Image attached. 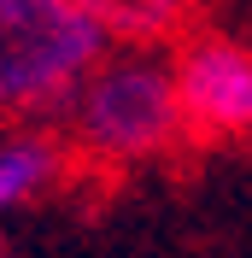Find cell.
Segmentation results:
<instances>
[{"mask_svg":"<svg viewBox=\"0 0 252 258\" xmlns=\"http://www.w3.org/2000/svg\"><path fill=\"white\" fill-rule=\"evenodd\" d=\"M65 129L82 159L106 164H147L188 141V117L176 100V71L153 47H111L65 100Z\"/></svg>","mask_w":252,"mask_h":258,"instance_id":"6da1fadb","label":"cell"},{"mask_svg":"<svg viewBox=\"0 0 252 258\" xmlns=\"http://www.w3.org/2000/svg\"><path fill=\"white\" fill-rule=\"evenodd\" d=\"M65 164H71V141L53 129H6L0 135V217L35 206L47 188H59Z\"/></svg>","mask_w":252,"mask_h":258,"instance_id":"277c9868","label":"cell"},{"mask_svg":"<svg viewBox=\"0 0 252 258\" xmlns=\"http://www.w3.org/2000/svg\"><path fill=\"white\" fill-rule=\"evenodd\" d=\"M106 53L111 41L77 0H0V123L65 112Z\"/></svg>","mask_w":252,"mask_h":258,"instance_id":"7a4b0ae2","label":"cell"},{"mask_svg":"<svg viewBox=\"0 0 252 258\" xmlns=\"http://www.w3.org/2000/svg\"><path fill=\"white\" fill-rule=\"evenodd\" d=\"M176 100L200 141H252V47L229 35H194L170 59Z\"/></svg>","mask_w":252,"mask_h":258,"instance_id":"3957f363","label":"cell"},{"mask_svg":"<svg viewBox=\"0 0 252 258\" xmlns=\"http://www.w3.org/2000/svg\"><path fill=\"white\" fill-rule=\"evenodd\" d=\"M111 47H164L188 30L194 0H77Z\"/></svg>","mask_w":252,"mask_h":258,"instance_id":"5b68a950","label":"cell"}]
</instances>
